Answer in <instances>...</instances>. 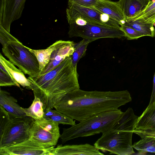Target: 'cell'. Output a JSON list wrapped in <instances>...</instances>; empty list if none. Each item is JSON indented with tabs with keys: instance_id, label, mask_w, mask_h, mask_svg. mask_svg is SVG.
I'll return each instance as SVG.
<instances>
[{
	"instance_id": "cell-19",
	"label": "cell",
	"mask_w": 155,
	"mask_h": 155,
	"mask_svg": "<svg viewBox=\"0 0 155 155\" xmlns=\"http://www.w3.org/2000/svg\"><path fill=\"white\" fill-rule=\"evenodd\" d=\"M62 41V40L57 41L45 49L35 50L28 47L29 50L34 54L37 58L41 71L49 62L52 52L59 46Z\"/></svg>"
},
{
	"instance_id": "cell-9",
	"label": "cell",
	"mask_w": 155,
	"mask_h": 155,
	"mask_svg": "<svg viewBox=\"0 0 155 155\" xmlns=\"http://www.w3.org/2000/svg\"><path fill=\"white\" fill-rule=\"evenodd\" d=\"M54 146L45 147L30 138L18 143L0 148V155H54Z\"/></svg>"
},
{
	"instance_id": "cell-17",
	"label": "cell",
	"mask_w": 155,
	"mask_h": 155,
	"mask_svg": "<svg viewBox=\"0 0 155 155\" xmlns=\"http://www.w3.org/2000/svg\"><path fill=\"white\" fill-rule=\"evenodd\" d=\"M0 69L8 74L23 87L29 86L30 82L25 77L24 73L17 68L10 61L6 59L0 54Z\"/></svg>"
},
{
	"instance_id": "cell-29",
	"label": "cell",
	"mask_w": 155,
	"mask_h": 155,
	"mask_svg": "<svg viewBox=\"0 0 155 155\" xmlns=\"http://www.w3.org/2000/svg\"><path fill=\"white\" fill-rule=\"evenodd\" d=\"M17 40L18 39L12 35L10 32H8L2 25H0V42L2 46L9 41Z\"/></svg>"
},
{
	"instance_id": "cell-3",
	"label": "cell",
	"mask_w": 155,
	"mask_h": 155,
	"mask_svg": "<svg viewBox=\"0 0 155 155\" xmlns=\"http://www.w3.org/2000/svg\"><path fill=\"white\" fill-rule=\"evenodd\" d=\"M139 117L129 107L119 119L94 143V145L103 152L119 155H130L135 152L132 137Z\"/></svg>"
},
{
	"instance_id": "cell-8",
	"label": "cell",
	"mask_w": 155,
	"mask_h": 155,
	"mask_svg": "<svg viewBox=\"0 0 155 155\" xmlns=\"http://www.w3.org/2000/svg\"><path fill=\"white\" fill-rule=\"evenodd\" d=\"M59 124L44 118L34 120L31 129V139L45 147L55 146L61 135Z\"/></svg>"
},
{
	"instance_id": "cell-15",
	"label": "cell",
	"mask_w": 155,
	"mask_h": 155,
	"mask_svg": "<svg viewBox=\"0 0 155 155\" xmlns=\"http://www.w3.org/2000/svg\"><path fill=\"white\" fill-rule=\"evenodd\" d=\"M134 130L155 132V101L149 104L139 117Z\"/></svg>"
},
{
	"instance_id": "cell-11",
	"label": "cell",
	"mask_w": 155,
	"mask_h": 155,
	"mask_svg": "<svg viewBox=\"0 0 155 155\" xmlns=\"http://www.w3.org/2000/svg\"><path fill=\"white\" fill-rule=\"evenodd\" d=\"M26 0H6L0 25L10 32L11 25L21 16Z\"/></svg>"
},
{
	"instance_id": "cell-27",
	"label": "cell",
	"mask_w": 155,
	"mask_h": 155,
	"mask_svg": "<svg viewBox=\"0 0 155 155\" xmlns=\"http://www.w3.org/2000/svg\"><path fill=\"white\" fill-rule=\"evenodd\" d=\"M120 29L124 32L125 37L128 40L137 39L143 36L132 28L124 25H120Z\"/></svg>"
},
{
	"instance_id": "cell-12",
	"label": "cell",
	"mask_w": 155,
	"mask_h": 155,
	"mask_svg": "<svg viewBox=\"0 0 155 155\" xmlns=\"http://www.w3.org/2000/svg\"><path fill=\"white\" fill-rule=\"evenodd\" d=\"M74 44L73 41L62 40L52 53L49 62L41 71L40 75L52 70L67 58L71 56L74 51Z\"/></svg>"
},
{
	"instance_id": "cell-20",
	"label": "cell",
	"mask_w": 155,
	"mask_h": 155,
	"mask_svg": "<svg viewBox=\"0 0 155 155\" xmlns=\"http://www.w3.org/2000/svg\"><path fill=\"white\" fill-rule=\"evenodd\" d=\"M128 21L139 20L147 23H155V0L150 1L143 10L134 16L127 18Z\"/></svg>"
},
{
	"instance_id": "cell-1",
	"label": "cell",
	"mask_w": 155,
	"mask_h": 155,
	"mask_svg": "<svg viewBox=\"0 0 155 155\" xmlns=\"http://www.w3.org/2000/svg\"><path fill=\"white\" fill-rule=\"evenodd\" d=\"M131 100L127 90L87 91L78 88L67 94L54 108L80 122L95 114L117 110Z\"/></svg>"
},
{
	"instance_id": "cell-4",
	"label": "cell",
	"mask_w": 155,
	"mask_h": 155,
	"mask_svg": "<svg viewBox=\"0 0 155 155\" xmlns=\"http://www.w3.org/2000/svg\"><path fill=\"white\" fill-rule=\"evenodd\" d=\"M124 112L118 109L92 115L67 128H63L60 138L62 143L79 137H87L108 130L119 119Z\"/></svg>"
},
{
	"instance_id": "cell-10",
	"label": "cell",
	"mask_w": 155,
	"mask_h": 155,
	"mask_svg": "<svg viewBox=\"0 0 155 155\" xmlns=\"http://www.w3.org/2000/svg\"><path fill=\"white\" fill-rule=\"evenodd\" d=\"M66 13L69 24L73 23L77 18H81L87 22L107 26L102 20L103 13L93 8L76 5H68L66 10Z\"/></svg>"
},
{
	"instance_id": "cell-14",
	"label": "cell",
	"mask_w": 155,
	"mask_h": 155,
	"mask_svg": "<svg viewBox=\"0 0 155 155\" xmlns=\"http://www.w3.org/2000/svg\"><path fill=\"white\" fill-rule=\"evenodd\" d=\"M94 8L100 12L108 15L120 25H124L126 20L117 2L110 0H99L94 6Z\"/></svg>"
},
{
	"instance_id": "cell-33",
	"label": "cell",
	"mask_w": 155,
	"mask_h": 155,
	"mask_svg": "<svg viewBox=\"0 0 155 155\" xmlns=\"http://www.w3.org/2000/svg\"><path fill=\"white\" fill-rule=\"evenodd\" d=\"M5 2L6 0H0V21L2 19Z\"/></svg>"
},
{
	"instance_id": "cell-13",
	"label": "cell",
	"mask_w": 155,
	"mask_h": 155,
	"mask_svg": "<svg viewBox=\"0 0 155 155\" xmlns=\"http://www.w3.org/2000/svg\"><path fill=\"white\" fill-rule=\"evenodd\" d=\"M94 145L88 143L58 145L54 149V155H104Z\"/></svg>"
},
{
	"instance_id": "cell-26",
	"label": "cell",
	"mask_w": 155,
	"mask_h": 155,
	"mask_svg": "<svg viewBox=\"0 0 155 155\" xmlns=\"http://www.w3.org/2000/svg\"><path fill=\"white\" fill-rule=\"evenodd\" d=\"M0 86H16L20 87V84L8 74L0 69Z\"/></svg>"
},
{
	"instance_id": "cell-22",
	"label": "cell",
	"mask_w": 155,
	"mask_h": 155,
	"mask_svg": "<svg viewBox=\"0 0 155 155\" xmlns=\"http://www.w3.org/2000/svg\"><path fill=\"white\" fill-rule=\"evenodd\" d=\"M43 104L40 99L34 96L31 105L27 108L22 107L26 115L32 118L34 120H39L44 118V111Z\"/></svg>"
},
{
	"instance_id": "cell-25",
	"label": "cell",
	"mask_w": 155,
	"mask_h": 155,
	"mask_svg": "<svg viewBox=\"0 0 155 155\" xmlns=\"http://www.w3.org/2000/svg\"><path fill=\"white\" fill-rule=\"evenodd\" d=\"M91 42L89 40L83 39L74 44V51L71 56L74 66L77 68V63L80 60L85 54L87 47Z\"/></svg>"
},
{
	"instance_id": "cell-18",
	"label": "cell",
	"mask_w": 155,
	"mask_h": 155,
	"mask_svg": "<svg viewBox=\"0 0 155 155\" xmlns=\"http://www.w3.org/2000/svg\"><path fill=\"white\" fill-rule=\"evenodd\" d=\"M150 1V0H119L117 2L127 19L131 18L142 11Z\"/></svg>"
},
{
	"instance_id": "cell-16",
	"label": "cell",
	"mask_w": 155,
	"mask_h": 155,
	"mask_svg": "<svg viewBox=\"0 0 155 155\" xmlns=\"http://www.w3.org/2000/svg\"><path fill=\"white\" fill-rule=\"evenodd\" d=\"M17 100L9 92L0 89V105L3 107L12 117L26 116L22 107L17 103Z\"/></svg>"
},
{
	"instance_id": "cell-24",
	"label": "cell",
	"mask_w": 155,
	"mask_h": 155,
	"mask_svg": "<svg viewBox=\"0 0 155 155\" xmlns=\"http://www.w3.org/2000/svg\"><path fill=\"white\" fill-rule=\"evenodd\" d=\"M135 142L133 147L140 153H155V137L145 136Z\"/></svg>"
},
{
	"instance_id": "cell-5",
	"label": "cell",
	"mask_w": 155,
	"mask_h": 155,
	"mask_svg": "<svg viewBox=\"0 0 155 155\" xmlns=\"http://www.w3.org/2000/svg\"><path fill=\"white\" fill-rule=\"evenodd\" d=\"M2 51L9 61L29 77L40 75L38 61L34 54L18 40L9 41L2 46Z\"/></svg>"
},
{
	"instance_id": "cell-34",
	"label": "cell",
	"mask_w": 155,
	"mask_h": 155,
	"mask_svg": "<svg viewBox=\"0 0 155 155\" xmlns=\"http://www.w3.org/2000/svg\"><path fill=\"white\" fill-rule=\"evenodd\" d=\"M149 137H155V135H153V136H149Z\"/></svg>"
},
{
	"instance_id": "cell-30",
	"label": "cell",
	"mask_w": 155,
	"mask_h": 155,
	"mask_svg": "<svg viewBox=\"0 0 155 155\" xmlns=\"http://www.w3.org/2000/svg\"><path fill=\"white\" fill-rule=\"evenodd\" d=\"M99 0H68V5H76L93 8Z\"/></svg>"
},
{
	"instance_id": "cell-28",
	"label": "cell",
	"mask_w": 155,
	"mask_h": 155,
	"mask_svg": "<svg viewBox=\"0 0 155 155\" xmlns=\"http://www.w3.org/2000/svg\"><path fill=\"white\" fill-rule=\"evenodd\" d=\"M0 136H1L2 134L5 127L10 121L12 117L5 109L1 105H0Z\"/></svg>"
},
{
	"instance_id": "cell-23",
	"label": "cell",
	"mask_w": 155,
	"mask_h": 155,
	"mask_svg": "<svg viewBox=\"0 0 155 155\" xmlns=\"http://www.w3.org/2000/svg\"><path fill=\"white\" fill-rule=\"evenodd\" d=\"M44 118L53 120L59 124L72 126L76 124L73 119L56 110L52 109H49L44 112Z\"/></svg>"
},
{
	"instance_id": "cell-6",
	"label": "cell",
	"mask_w": 155,
	"mask_h": 155,
	"mask_svg": "<svg viewBox=\"0 0 155 155\" xmlns=\"http://www.w3.org/2000/svg\"><path fill=\"white\" fill-rule=\"evenodd\" d=\"M34 119L25 116L12 117L0 136V148L18 143L31 138Z\"/></svg>"
},
{
	"instance_id": "cell-32",
	"label": "cell",
	"mask_w": 155,
	"mask_h": 155,
	"mask_svg": "<svg viewBox=\"0 0 155 155\" xmlns=\"http://www.w3.org/2000/svg\"><path fill=\"white\" fill-rule=\"evenodd\" d=\"M155 101V73L153 77V86L150 101L149 104H150Z\"/></svg>"
},
{
	"instance_id": "cell-7",
	"label": "cell",
	"mask_w": 155,
	"mask_h": 155,
	"mask_svg": "<svg viewBox=\"0 0 155 155\" xmlns=\"http://www.w3.org/2000/svg\"><path fill=\"white\" fill-rule=\"evenodd\" d=\"M68 34L70 38L80 37L91 42L102 38L120 39L125 37L124 32L120 29L89 22L83 25L74 23L69 24Z\"/></svg>"
},
{
	"instance_id": "cell-35",
	"label": "cell",
	"mask_w": 155,
	"mask_h": 155,
	"mask_svg": "<svg viewBox=\"0 0 155 155\" xmlns=\"http://www.w3.org/2000/svg\"><path fill=\"white\" fill-rule=\"evenodd\" d=\"M153 0H150V1H153Z\"/></svg>"
},
{
	"instance_id": "cell-21",
	"label": "cell",
	"mask_w": 155,
	"mask_h": 155,
	"mask_svg": "<svg viewBox=\"0 0 155 155\" xmlns=\"http://www.w3.org/2000/svg\"><path fill=\"white\" fill-rule=\"evenodd\" d=\"M130 26L138 31L143 36H155V29L153 23H143L139 20L128 21L126 20L124 24Z\"/></svg>"
},
{
	"instance_id": "cell-31",
	"label": "cell",
	"mask_w": 155,
	"mask_h": 155,
	"mask_svg": "<svg viewBox=\"0 0 155 155\" xmlns=\"http://www.w3.org/2000/svg\"><path fill=\"white\" fill-rule=\"evenodd\" d=\"M134 133L139 136L141 138L145 136H151L155 135V132H146L134 130Z\"/></svg>"
},
{
	"instance_id": "cell-2",
	"label": "cell",
	"mask_w": 155,
	"mask_h": 155,
	"mask_svg": "<svg viewBox=\"0 0 155 155\" xmlns=\"http://www.w3.org/2000/svg\"><path fill=\"white\" fill-rule=\"evenodd\" d=\"M28 79L30 84L26 88L40 99L44 112L52 109L68 93L80 88L77 68L73 65L71 56L46 73Z\"/></svg>"
}]
</instances>
